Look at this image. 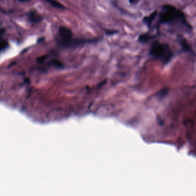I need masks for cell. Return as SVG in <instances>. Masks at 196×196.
Listing matches in <instances>:
<instances>
[{
  "label": "cell",
  "instance_id": "cell-11",
  "mask_svg": "<svg viewBox=\"0 0 196 196\" xmlns=\"http://www.w3.org/2000/svg\"><path fill=\"white\" fill-rule=\"evenodd\" d=\"M28 1H29V0H20V1H21V2H26Z\"/></svg>",
  "mask_w": 196,
  "mask_h": 196
},
{
  "label": "cell",
  "instance_id": "cell-10",
  "mask_svg": "<svg viewBox=\"0 0 196 196\" xmlns=\"http://www.w3.org/2000/svg\"><path fill=\"white\" fill-rule=\"evenodd\" d=\"M139 1V0H129L130 3L132 4V5L137 4Z\"/></svg>",
  "mask_w": 196,
  "mask_h": 196
},
{
  "label": "cell",
  "instance_id": "cell-6",
  "mask_svg": "<svg viewBox=\"0 0 196 196\" xmlns=\"http://www.w3.org/2000/svg\"><path fill=\"white\" fill-rule=\"evenodd\" d=\"M29 19L30 20L33 22H40L42 20V17H40L39 15L37 14L36 12H32L29 13Z\"/></svg>",
  "mask_w": 196,
  "mask_h": 196
},
{
  "label": "cell",
  "instance_id": "cell-1",
  "mask_svg": "<svg viewBox=\"0 0 196 196\" xmlns=\"http://www.w3.org/2000/svg\"><path fill=\"white\" fill-rule=\"evenodd\" d=\"M162 24H178L184 27L186 31L189 32H190L192 29V27L186 20L185 14L171 5H164L162 7L156 26L157 29H159Z\"/></svg>",
  "mask_w": 196,
  "mask_h": 196
},
{
  "label": "cell",
  "instance_id": "cell-7",
  "mask_svg": "<svg viewBox=\"0 0 196 196\" xmlns=\"http://www.w3.org/2000/svg\"><path fill=\"white\" fill-rule=\"evenodd\" d=\"M48 4H50L51 6L56 7V8H58V9H63L65 7L60 2H59L58 1H57L56 0H46Z\"/></svg>",
  "mask_w": 196,
  "mask_h": 196
},
{
  "label": "cell",
  "instance_id": "cell-4",
  "mask_svg": "<svg viewBox=\"0 0 196 196\" xmlns=\"http://www.w3.org/2000/svg\"><path fill=\"white\" fill-rule=\"evenodd\" d=\"M157 15H158L157 11H154L152 13H151L148 16H145L143 19V23L145 24V26H147V27L149 28V29L151 28L152 23L154 22V20H155V18H156Z\"/></svg>",
  "mask_w": 196,
  "mask_h": 196
},
{
  "label": "cell",
  "instance_id": "cell-2",
  "mask_svg": "<svg viewBox=\"0 0 196 196\" xmlns=\"http://www.w3.org/2000/svg\"><path fill=\"white\" fill-rule=\"evenodd\" d=\"M149 55L155 60L159 61L166 65L174 56V53L166 43L155 42L151 45Z\"/></svg>",
  "mask_w": 196,
  "mask_h": 196
},
{
  "label": "cell",
  "instance_id": "cell-9",
  "mask_svg": "<svg viewBox=\"0 0 196 196\" xmlns=\"http://www.w3.org/2000/svg\"><path fill=\"white\" fill-rule=\"evenodd\" d=\"M46 58V56H45L39 57V58L37 59V62H39V63H42V62H43Z\"/></svg>",
  "mask_w": 196,
  "mask_h": 196
},
{
  "label": "cell",
  "instance_id": "cell-8",
  "mask_svg": "<svg viewBox=\"0 0 196 196\" xmlns=\"http://www.w3.org/2000/svg\"><path fill=\"white\" fill-rule=\"evenodd\" d=\"M105 32L106 35L108 36H110V35H114L115 33H117L118 32L117 31H115V30H110V29H105Z\"/></svg>",
  "mask_w": 196,
  "mask_h": 196
},
{
  "label": "cell",
  "instance_id": "cell-3",
  "mask_svg": "<svg viewBox=\"0 0 196 196\" xmlns=\"http://www.w3.org/2000/svg\"><path fill=\"white\" fill-rule=\"evenodd\" d=\"M178 41L181 46L182 51L190 53L193 56H194V51L193 50L191 46H190V44L188 43L186 39H185L184 37L179 35L178 37Z\"/></svg>",
  "mask_w": 196,
  "mask_h": 196
},
{
  "label": "cell",
  "instance_id": "cell-5",
  "mask_svg": "<svg viewBox=\"0 0 196 196\" xmlns=\"http://www.w3.org/2000/svg\"><path fill=\"white\" fill-rule=\"evenodd\" d=\"M155 36L151 35H149L148 33L141 34L138 37V42L140 43L145 44L147 43L149 40L155 38Z\"/></svg>",
  "mask_w": 196,
  "mask_h": 196
}]
</instances>
